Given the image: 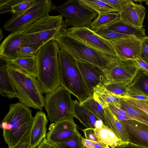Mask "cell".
Segmentation results:
<instances>
[{
    "label": "cell",
    "instance_id": "6da1fadb",
    "mask_svg": "<svg viewBox=\"0 0 148 148\" xmlns=\"http://www.w3.org/2000/svg\"><path fill=\"white\" fill-rule=\"evenodd\" d=\"M1 124L4 141L9 148L29 143L34 120L29 107L19 101L10 104Z\"/></svg>",
    "mask_w": 148,
    "mask_h": 148
},
{
    "label": "cell",
    "instance_id": "7a4b0ae2",
    "mask_svg": "<svg viewBox=\"0 0 148 148\" xmlns=\"http://www.w3.org/2000/svg\"><path fill=\"white\" fill-rule=\"evenodd\" d=\"M60 48L53 39L43 45L36 56V79L44 93H51L60 85L58 55Z\"/></svg>",
    "mask_w": 148,
    "mask_h": 148
},
{
    "label": "cell",
    "instance_id": "3957f363",
    "mask_svg": "<svg viewBox=\"0 0 148 148\" xmlns=\"http://www.w3.org/2000/svg\"><path fill=\"white\" fill-rule=\"evenodd\" d=\"M54 39L60 48L75 58L97 67L102 70L108 69L119 59L116 56L96 50L69 36L63 29Z\"/></svg>",
    "mask_w": 148,
    "mask_h": 148
},
{
    "label": "cell",
    "instance_id": "277c9868",
    "mask_svg": "<svg viewBox=\"0 0 148 148\" xmlns=\"http://www.w3.org/2000/svg\"><path fill=\"white\" fill-rule=\"evenodd\" d=\"M8 71L17 93V98L19 101L28 107L42 110L45 105V98L36 78L25 72L11 62Z\"/></svg>",
    "mask_w": 148,
    "mask_h": 148
},
{
    "label": "cell",
    "instance_id": "5b68a950",
    "mask_svg": "<svg viewBox=\"0 0 148 148\" xmlns=\"http://www.w3.org/2000/svg\"><path fill=\"white\" fill-rule=\"evenodd\" d=\"M64 22L61 14L50 16L48 14L43 16L21 31L26 38L21 46L40 48L64 29Z\"/></svg>",
    "mask_w": 148,
    "mask_h": 148
},
{
    "label": "cell",
    "instance_id": "8992f818",
    "mask_svg": "<svg viewBox=\"0 0 148 148\" xmlns=\"http://www.w3.org/2000/svg\"><path fill=\"white\" fill-rule=\"evenodd\" d=\"M58 60L60 85L82 102L89 95L75 59L60 49Z\"/></svg>",
    "mask_w": 148,
    "mask_h": 148
},
{
    "label": "cell",
    "instance_id": "52a82bcc",
    "mask_svg": "<svg viewBox=\"0 0 148 148\" xmlns=\"http://www.w3.org/2000/svg\"><path fill=\"white\" fill-rule=\"evenodd\" d=\"M64 17V28L70 26L75 27H90L98 13L82 3L79 0H69L53 9Z\"/></svg>",
    "mask_w": 148,
    "mask_h": 148
},
{
    "label": "cell",
    "instance_id": "ba28073f",
    "mask_svg": "<svg viewBox=\"0 0 148 148\" xmlns=\"http://www.w3.org/2000/svg\"><path fill=\"white\" fill-rule=\"evenodd\" d=\"M71 94L61 85L53 92L45 94L44 107L50 122L54 123L73 117V100L71 98Z\"/></svg>",
    "mask_w": 148,
    "mask_h": 148
},
{
    "label": "cell",
    "instance_id": "9c48e42d",
    "mask_svg": "<svg viewBox=\"0 0 148 148\" xmlns=\"http://www.w3.org/2000/svg\"><path fill=\"white\" fill-rule=\"evenodd\" d=\"M55 5L50 0H38L24 12L12 16L5 22L3 29L9 32L21 31L32 23L48 14Z\"/></svg>",
    "mask_w": 148,
    "mask_h": 148
},
{
    "label": "cell",
    "instance_id": "30bf717a",
    "mask_svg": "<svg viewBox=\"0 0 148 148\" xmlns=\"http://www.w3.org/2000/svg\"><path fill=\"white\" fill-rule=\"evenodd\" d=\"M64 30L69 35L88 46L98 51L118 57L111 41L98 35L89 28L72 27Z\"/></svg>",
    "mask_w": 148,
    "mask_h": 148
},
{
    "label": "cell",
    "instance_id": "8fae6325",
    "mask_svg": "<svg viewBox=\"0 0 148 148\" xmlns=\"http://www.w3.org/2000/svg\"><path fill=\"white\" fill-rule=\"evenodd\" d=\"M140 70L134 60L119 59L108 69L102 70L105 79L112 80L128 85Z\"/></svg>",
    "mask_w": 148,
    "mask_h": 148
},
{
    "label": "cell",
    "instance_id": "7c38bea8",
    "mask_svg": "<svg viewBox=\"0 0 148 148\" xmlns=\"http://www.w3.org/2000/svg\"><path fill=\"white\" fill-rule=\"evenodd\" d=\"M146 13V9L141 4L126 0L121 6L120 19L129 25L141 29L143 28Z\"/></svg>",
    "mask_w": 148,
    "mask_h": 148
},
{
    "label": "cell",
    "instance_id": "4fadbf2b",
    "mask_svg": "<svg viewBox=\"0 0 148 148\" xmlns=\"http://www.w3.org/2000/svg\"><path fill=\"white\" fill-rule=\"evenodd\" d=\"M73 117L65 119L49 126L46 138L49 141L57 144L66 140L76 131L77 125Z\"/></svg>",
    "mask_w": 148,
    "mask_h": 148
},
{
    "label": "cell",
    "instance_id": "5bb4252c",
    "mask_svg": "<svg viewBox=\"0 0 148 148\" xmlns=\"http://www.w3.org/2000/svg\"><path fill=\"white\" fill-rule=\"evenodd\" d=\"M120 121L126 131L129 143L148 148V125L133 119Z\"/></svg>",
    "mask_w": 148,
    "mask_h": 148
},
{
    "label": "cell",
    "instance_id": "9a60e30c",
    "mask_svg": "<svg viewBox=\"0 0 148 148\" xmlns=\"http://www.w3.org/2000/svg\"><path fill=\"white\" fill-rule=\"evenodd\" d=\"M141 40L132 37L110 41L119 59L134 60L140 54Z\"/></svg>",
    "mask_w": 148,
    "mask_h": 148
},
{
    "label": "cell",
    "instance_id": "2e32d148",
    "mask_svg": "<svg viewBox=\"0 0 148 148\" xmlns=\"http://www.w3.org/2000/svg\"><path fill=\"white\" fill-rule=\"evenodd\" d=\"M75 59L90 96L93 94L95 88L103 82L104 74L99 68Z\"/></svg>",
    "mask_w": 148,
    "mask_h": 148
},
{
    "label": "cell",
    "instance_id": "e0dca14e",
    "mask_svg": "<svg viewBox=\"0 0 148 148\" xmlns=\"http://www.w3.org/2000/svg\"><path fill=\"white\" fill-rule=\"evenodd\" d=\"M21 31L11 32L1 43L0 55L11 60L18 58V53L26 38Z\"/></svg>",
    "mask_w": 148,
    "mask_h": 148
},
{
    "label": "cell",
    "instance_id": "ac0fdd59",
    "mask_svg": "<svg viewBox=\"0 0 148 148\" xmlns=\"http://www.w3.org/2000/svg\"><path fill=\"white\" fill-rule=\"evenodd\" d=\"M48 120L42 110L38 111L34 120L30 136L29 144L31 148H36L46 138Z\"/></svg>",
    "mask_w": 148,
    "mask_h": 148
},
{
    "label": "cell",
    "instance_id": "d6986e66",
    "mask_svg": "<svg viewBox=\"0 0 148 148\" xmlns=\"http://www.w3.org/2000/svg\"><path fill=\"white\" fill-rule=\"evenodd\" d=\"M10 63V60L0 55V94L9 99L18 97L9 72Z\"/></svg>",
    "mask_w": 148,
    "mask_h": 148
},
{
    "label": "cell",
    "instance_id": "ffe728a7",
    "mask_svg": "<svg viewBox=\"0 0 148 148\" xmlns=\"http://www.w3.org/2000/svg\"><path fill=\"white\" fill-rule=\"evenodd\" d=\"M103 124L112 130L123 143H129L128 135L124 127L108 106L104 108Z\"/></svg>",
    "mask_w": 148,
    "mask_h": 148
},
{
    "label": "cell",
    "instance_id": "44dd1931",
    "mask_svg": "<svg viewBox=\"0 0 148 148\" xmlns=\"http://www.w3.org/2000/svg\"><path fill=\"white\" fill-rule=\"evenodd\" d=\"M127 86L128 92L127 94L139 95L148 97V73L139 70Z\"/></svg>",
    "mask_w": 148,
    "mask_h": 148
},
{
    "label": "cell",
    "instance_id": "7402d4cb",
    "mask_svg": "<svg viewBox=\"0 0 148 148\" xmlns=\"http://www.w3.org/2000/svg\"><path fill=\"white\" fill-rule=\"evenodd\" d=\"M73 116L78 119L86 128H95V123L98 119L89 111L81 106L76 99L73 100Z\"/></svg>",
    "mask_w": 148,
    "mask_h": 148
},
{
    "label": "cell",
    "instance_id": "603a6c76",
    "mask_svg": "<svg viewBox=\"0 0 148 148\" xmlns=\"http://www.w3.org/2000/svg\"><path fill=\"white\" fill-rule=\"evenodd\" d=\"M93 95L94 98L102 105L104 108L110 105L120 108L119 100L121 97L109 91L101 84L97 85L95 88Z\"/></svg>",
    "mask_w": 148,
    "mask_h": 148
},
{
    "label": "cell",
    "instance_id": "cb8c5ba5",
    "mask_svg": "<svg viewBox=\"0 0 148 148\" xmlns=\"http://www.w3.org/2000/svg\"><path fill=\"white\" fill-rule=\"evenodd\" d=\"M120 108L127 112L126 116L148 125V114L143 111L126 101L123 98L119 99Z\"/></svg>",
    "mask_w": 148,
    "mask_h": 148
},
{
    "label": "cell",
    "instance_id": "d4e9b609",
    "mask_svg": "<svg viewBox=\"0 0 148 148\" xmlns=\"http://www.w3.org/2000/svg\"><path fill=\"white\" fill-rule=\"evenodd\" d=\"M94 131L100 141L111 148H116L124 143L112 130L103 124L100 127L94 128Z\"/></svg>",
    "mask_w": 148,
    "mask_h": 148
},
{
    "label": "cell",
    "instance_id": "484cf974",
    "mask_svg": "<svg viewBox=\"0 0 148 148\" xmlns=\"http://www.w3.org/2000/svg\"><path fill=\"white\" fill-rule=\"evenodd\" d=\"M106 27L119 33L141 39L147 36L144 28L139 29L133 27L125 23L120 19Z\"/></svg>",
    "mask_w": 148,
    "mask_h": 148
},
{
    "label": "cell",
    "instance_id": "4316f807",
    "mask_svg": "<svg viewBox=\"0 0 148 148\" xmlns=\"http://www.w3.org/2000/svg\"><path fill=\"white\" fill-rule=\"evenodd\" d=\"M11 62L25 72L36 78V56L18 58Z\"/></svg>",
    "mask_w": 148,
    "mask_h": 148
},
{
    "label": "cell",
    "instance_id": "83f0119b",
    "mask_svg": "<svg viewBox=\"0 0 148 148\" xmlns=\"http://www.w3.org/2000/svg\"><path fill=\"white\" fill-rule=\"evenodd\" d=\"M120 19L119 13L112 12L98 14L94 20L89 28L95 31L101 28L106 27L113 24Z\"/></svg>",
    "mask_w": 148,
    "mask_h": 148
},
{
    "label": "cell",
    "instance_id": "f1b7e54d",
    "mask_svg": "<svg viewBox=\"0 0 148 148\" xmlns=\"http://www.w3.org/2000/svg\"><path fill=\"white\" fill-rule=\"evenodd\" d=\"M80 105L88 110L98 119L104 122V108L102 105L94 97L93 94L80 103Z\"/></svg>",
    "mask_w": 148,
    "mask_h": 148
},
{
    "label": "cell",
    "instance_id": "f546056e",
    "mask_svg": "<svg viewBox=\"0 0 148 148\" xmlns=\"http://www.w3.org/2000/svg\"><path fill=\"white\" fill-rule=\"evenodd\" d=\"M84 4L98 14L110 13H119V11L114 8L103 0H79Z\"/></svg>",
    "mask_w": 148,
    "mask_h": 148
},
{
    "label": "cell",
    "instance_id": "4dcf8cb0",
    "mask_svg": "<svg viewBox=\"0 0 148 148\" xmlns=\"http://www.w3.org/2000/svg\"><path fill=\"white\" fill-rule=\"evenodd\" d=\"M101 84L109 91L121 97L126 95L128 92L127 85L114 80L105 79Z\"/></svg>",
    "mask_w": 148,
    "mask_h": 148
},
{
    "label": "cell",
    "instance_id": "1f68e13d",
    "mask_svg": "<svg viewBox=\"0 0 148 148\" xmlns=\"http://www.w3.org/2000/svg\"><path fill=\"white\" fill-rule=\"evenodd\" d=\"M82 138L81 134L77 130L68 139L56 145L60 148H83Z\"/></svg>",
    "mask_w": 148,
    "mask_h": 148
},
{
    "label": "cell",
    "instance_id": "d6a6232c",
    "mask_svg": "<svg viewBox=\"0 0 148 148\" xmlns=\"http://www.w3.org/2000/svg\"><path fill=\"white\" fill-rule=\"evenodd\" d=\"M95 31L104 38L110 41H116L124 38L134 37L119 33L106 27L101 28Z\"/></svg>",
    "mask_w": 148,
    "mask_h": 148
},
{
    "label": "cell",
    "instance_id": "836d02e7",
    "mask_svg": "<svg viewBox=\"0 0 148 148\" xmlns=\"http://www.w3.org/2000/svg\"><path fill=\"white\" fill-rule=\"evenodd\" d=\"M38 0H22L20 3L14 6L10 13L12 15L19 14L25 11L35 4Z\"/></svg>",
    "mask_w": 148,
    "mask_h": 148
},
{
    "label": "cell",
    "instance_id": "e575fe53",
    "mask_svg": "<svg viewBox=\"0 0 148 148\" xmlns=\"http://www.w3.org/2000/svg\"><path fill=\"white\" fill-rule=\"evenodd\" d=\"M22 0H0V14L11 12L13 8Z\"/></svg>",
    "mask_w": 148,
    "mask_h": 148
},
{
    "label": "cell",
    "instance_id": "d590c367",
    "mask_svg": "<svg viewBox=\"0 0 148 148\" xmlns=\"http://www.w3.org/2000/svg\"><path fill=\"white\" fill-rule=\"evenodd\" d=\"M40 49L34 46H21L18 53V58L36 56Z\"/></svg>",
    "mask_w": 148,
    "mask_h": 148
},
{
    "label": "cell",
    "instance_id": "8d00e7d4",
    "mask_svg": "<svg viewBox=\"0 0 148 148\" xmlns=\"http://www.w3.org/2000/svg\"><path fill=\"white\" fill-rule=\"evenodd\" d=\"M123 98L127 102L143 111L148 114V99H138L126 96H124Z\"/></svg>",
    "mask_w": 148,
    "mask_h": 148
},
{
    "label": "cell",
    "instance_id": "74e56055",
    "mask_svg": "<svg viewBox=\"0 0 148 148\" xmlns=\"http://www.w3.org/2000/svg\"><path fill=\"white\" fill-rule=\"evenodd\" d=\"M85 138L99 144L104 147L109 148V146L101 142L95 134L94 128H88L82 130Z\"/></svg>",
    "mask_w": 148,
    "mask_h": 148
},
{
    "label": "cell",
    "instance_id": "f35d334b",
    "mask_svg": "<svg viewBox=\"0 0 148 148\" xmlns=\"http://www.w3.org/2000/svg\"><path fill=\"white\" fill-rule=\"evenodd\" d=\"M138 57L148 65V36L142 39L140 53Z\"/></svg>",
    "mask_w": 148,
    "mask_h": 148
},
{
    "label": "cell",
    "instance_id": "ab89813d",
    "mask_svg": "<svg viewBox=\"0 0 148 148\" xmlns=\"http://www.w3.org/2000/svg\"><path fill=\"white\" fill-rule=\"evenodd\" d=\"M110 6L117 10L120 12L121 6L126 0H103Z\"/></svg>",
    "mask_w": 148,
    "mask_h": 148
},
{
    "label": "cell",
    "instance_id": "60d3db41",
    "mask_svg": "<svg viewBox=\"0 0 148 148\" xmlns=\"http://www.w3.org/2000/svg\"><path fill=\"white\" fill-rule=\"evenodd\" d=\"M82 141L84 146L87 148H108L102 146L98 144L87 140L83 137Z\"/></svg>",
    "mask_w": 148,
    "mask_h": 148
},
{
    "label": "cell",
    "instance_id": "b9f144b4",
    "mask_svg": "<svg viewBox=\"0 0 148 148\" xmlns=\"http://www.w3.org/2000/svg\"><path fill=\"white\" fill-rule=\"evenodd\" d=\"M37 148H60L57 145L50 142L45 138Z\"/></svg>",
    "mask_w": 148,
    "mask_h": 148
},
{
    "label": "cell",
    "instance_id": "7bdbcfd3",
    "mask_svg": "<svg viewBox=\"0 0 148 148\" xmlns=\"http://www.w3.org/2000/svg\"><path fill=\"white\" fill-rule=\"evenodd\" d=\"M134 60L136 62L140 70L148 73V65L138 56Z\"/></svg>",
    "mask_w": 148,
    "mask_h": 148
},
{
    "label": "cell",
    "instance_id": "ee69618b",
    "mask_svg": "<svg viewBox=\"0 0 148 148\" xmlns=\"http://www.w3.org/2000/svg\"><path fill=\"white\" fill-rule=\"evenodd\" d=\"M116 148H148L138 146L130 143H123Z\"/></svg>",
    "mask_w": 148,
    "mask_h": 148
},
{
    "label": "cell",
    "instance_id": "f6af8a7d",
    "mask_svg": "<svg viewBox=\"0 0 148 148\" xmlns=\"http://www.w3.org/2000/svg\"><path fill=\"white\" fill-rule=\"evenodd\" d=\"M13 148H31L29 143H26L16 145Z\"/></svg>",
    "mask_w": 148,
    "mask_h": 148
},
{
    "label": "cell",
    "instance_id": "bcb514c9",
    "mask_svg": "<svg viewBox=\"0 0 148 148\" xmlns=\"http://www.w3.org/2000/svg\"><path fill=\"white\" fill-rule=\"evenodd\" d=\"M103 124V121L98 119L96 121L95 124V128H99L101 127Z\"/></svg>",
    "mask_w": 148,
    "mask_h": 148
},
{
    "label": "cell",
    "instance_id": "7dc6e473",
    "mask_svg": "<svg viewBox=\"0 0 148 148\" xmlns=\"http://www.w3.org/2000/svg\"><path fill=\"white\" fill-rule=\"evenodd\" d=\"M3 38V31L1 30V28H0V40L1 41V40Z\"/></svg>",
    "mask_w": 148,
    "mask_h": 148
},
{
    "label": "cell",
    "instance_id": "c3c4849f",
    "mask_svg": "<svg viewBox=\"0 0 148 148\" xmlns=\"http://www.w3.org/2000/svg\"><path fill=\"white\" fill-rule=\"evenodd\" d=\"M145 1L146 2V4L148 5V0L146 1Z\"/></svg>",
    "mask_w": 148,
    "mask_h": 148
},
{
    "label": "cell",
    "instance_id": "681fc988",
    "mask_svg": "<svg viewBox=\"0 0 148 148\" xmlns=\"http://www.w3.org/2000/svg\"><path fill=\"white\" fill-rule=\"evenodd\" d=\"M147 21H148V15L147 16Z\"/></svg>",
    "mask_w": 148,
    "mask_h": 148
},
{
    "label": "cell",
    "instance_id": "f907efd6",
    "mask_svg": "<svg viewBox=\"0 0 148 148\" xmlns=\"http://www.w3.org/2000/svg\"><path fill=\"white\" fill-rule=\"evenodd\" d=\"M83 148H87L86 147H85L84 146Z\"/></svg>",
    "mask_w": 148,
    "mask_h": 148
}]
</instances>
